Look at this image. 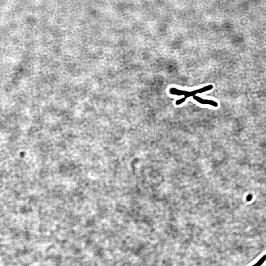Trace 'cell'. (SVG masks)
<instances>
[{
	"mask_svg": "<svg viewBox=\"0 0 266 266\" xmlns=\"http://www.w3.org/2000/svg\"><path fill=\"white\" fill-rule=\"evenodd\" d=\"M213 88V86L212 85H209L203 87L202 88L194 90V91H187L186 96H184V97L183 98L180 99V102L182 103H183L188 98L191 97V96H195L197 94L202 93L206 92V91H210V90H212Z\"/></svg>",
	"mask_w": 266,
	"mask_h": 266,
	"instance_id": "obj_1",
	"label": "cell"
},
{
	"mask_svg": "<svg viewBox=\"0 0 266 266\" xmlns=\"http://www.w3.org/2000/svg\"><path fill=\"white\" fill-rule=\"evenodd\" d=\"M193 98L199 103L202 104L210 105L215 107H217L218 106L217 102L213 100L204 99L199 96H193Z\"/></svg>",
	"mask_w": 266,
	"mask_h": 266,
	"instance_id": "obj_2",
	"label": "cell"
},
{
	"mask_svg": "<svg viewBox=\"0 0 266 266\" xmlns=\"http://www.w3.org/2000/svg\"><path fill=\"white\" fill-rule=\"evenodd\" d=\"M265 255L264 257H262L261 258V259H260L259 261H258V263H256V264L252 266H260L262 265V264L264 263L265 261Z\"/></svg>",
	"mask_w": 266,
	"mask_h": 266,
	"instance_id": "obj_3",
	"label": "cell"
}]
</instances>
